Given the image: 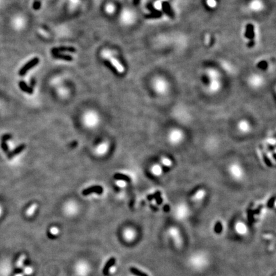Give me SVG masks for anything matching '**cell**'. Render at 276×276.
Instances as JSON below:
<instances>
[{"label": "cell", "instance_id": "cell-1", "mask_svg": "<svg viewBox=\"0 0 276 276\" xmlns=\"http://www.w3.org/2000/svg\"><path fill=\"white\" fill-rule=\"evenodd\" d=\"M220 173L227 184L238 187L248 182L250 176L248 166L244 160L233 155L222 158Z\"/></svg>", "mask_w": 276, "mask_h": 276}, {"label": "cell", "instance_id": "cell-2", "mask_svg": "<svg viewBox=\"0 0 276 276\" xmlns=\"http://www.w3.org/2000/svg\"><path fill=\"white\" fill-rule=\"evenodd\" d=\"M191 129L182 125H171L161 128V139L166 148L178 151L189 145L192 140Z\"/></svg>", "mask_w": 276, "mask_h": 276}, {"label": "cell", "instance_id": "cell-3", "mask_svg": "<svg viewBox=\"0 0 276 276\" xmlns=\"http://www.w3.org/2000/svg\"><path fill=\"white\" fill-rule=\"evenodd\" d=\"M211 196L210 187L204 184H199L187 190L184 197L193 212L194 210H203L208 205Z\"/></svg>", "mask_w": 276, "mask_h": 276}, {"label": "cell", "instance_id": "cell-4", "mask_svg": "<svg viewBox=\"0 0 276 276\" xmlns=\"http://www.w3.org/2000/svg\"><path fill=\"white\" fill-rule=\"evenodd\" d=\"M256 125L246 119H241L234 124L228 130L231 137L238 140H244L253 136L258 130Z\"/></svg>", "mask_w": 276, "mask_h": 276}, {"label": "cell", "instance_id": "cell-5", "mask_svg": "<svg viewBox=\"0 0 276 276\" xmlns=\"http://www.w3.org/2000/svg\"><path fill=\"white\" fill-rule=\"evenodd\" d=\"M171 212L175 217L181 219L186 218L192 214L193 210L186 199L183 197L181 199H177L171 205Z\"/></svg>", "mask_w": 276, "mask_h": 276}, {"label": "cell", "instance_id": "cell-6", "mask_svg": "<svg viewBox=\"0 0 276 276\" xmlns=\"http://www.w3.org/2000/svg\"><path fill=\"white\" fill-rule=\"evenodd\" d=\"M104 192V189L102 186H94L90 187L88 188L84 189L82 191V194L83 196H88L90 194L92 193H96L99 195L102 194Z\"/></svg>", "mask_w": 276, "mask_h": 276}, {"label": "cell", "instance_id": "cell-7", "mask_svg": "<svg viewBox=\"0 0 276 276\" xmlns=\"http://www.w3.org/2000/svg\"><path fill=\"white\" fill-rule=\"evenodd\" d=\"M39 59L38 58H34L33 59H31V60L28 63H27L19 71L20 76H24V74H26V73L30 70V69L32 68L33 67H34V66L37 65L39 63Z\"/></svg>", "mask_w": 276, "mask_h": 276}, {"label": "cell", "instance_id": "cell-8", "mask_svg": "<svg viewBox=\"0 0 276 276\" xmlns=\"http://www.w3.org/2000/svg\"><path fill=\"white\" fill-rule=\"evenodd\" d=\"M12 137V136L11 134H6L1 138V148L3 150V151L5 152L6 155H8L9 152H9V148H8V145L7 143V141L8 140L10 139Z\"/></svg>", "mask_w": 276, "mask_h": 276}, {"label": "cell", "instance_id": "cell-9", "mask_svg": "<svg viewBox=\"0 0 276 276\" xmlns=\"http://www.w3.org/2000/svg\"><path fill=\"white\" fill-rule=\"evenodd\" d=\"M245 37L250 40H254L255 37V27L253 24H248L246 26Z\"/></svg>", "mask_w": 276, "mask_h": 276}, {"label": "cell", "instance_id": "cell-10", "mask_svg": "<svg viewBox=\"0 0 276 276\" xmlns=\"http://www.w3.org/2000/svg\"><path fill=\"white\" fill-rule=\"evenodd\" d=\"M26 145H25V144L24 143L21 144V145H20L18 147H17V148L14 150H13V151L9 152L8 154L7 155L8 159L10 160L13 159V157H14L15 155L19 154V153H21L22 152L24 151L25 148H26Z\"/></svg>", "mask_w": 276, "mask_h": 276}, {"label": "cell", "instance_id": "cell-11", "mask_svg": "<svg viewBox=\"0 0 276 276\" xmlns=\"http://www.w3.org/2000/svg\"><path fill=\"white\" fill-rule=\"evenodd\" d=\"M162 8L163 12H164V13L168 15V16H169V17H171L172 19L174 18L173 12L172 9L170 7V5H169L168 2L167 1L163 2L162 3Z\"/></svg>", "mask_w": 276, "mask_h": 276}, {"label": "cell", "instance_id": "cell-12", "mask_svg": "<svg viewBox=\"0 0 276 276\" xmlns=\"http://www.w3.org/2000/svg\"><path fill=\"white\" fill-rule=\"evenodd\" d=\"M52 52L57 53L61 52H76V49L72 47H60V48H53L51 50Z\"/></svg>", "mask_w": 276, "mask_h": 276}, {"label": "cell", "instance_id": "cell-13", "mask_svg": "<svg viewBox=\"0 0 276 276\" xmlns=\"http://www.w3.org/2000/svg\"><path fill=\"white\" fill-rule=\"evenodd\" d=\"M113 178L115 180L124 181H125V182H127V184L132 182L131 178L128 177V175L120 173H115L114 175Z\"/></svg>", "mask_w": 276, "mask_h": 276}, {"label": "cell", "instance_id": "cell-14", "mask_svg": "<svg viewBox=\"0 0 276 276\" xmlns=\"http://www.w3.org/2000/svg\"><path fill=\"white\" fill-rule=\"evenodd\" d=\"M109 61L111 63V64L114 66L115 68L120 73H123L124 72V68L123 66H122L120 63L115 58H109Z\"/></svg>", "mask_w": 276, "mask_h": 276}, {"label": "cell", "instance_id": "cell-15", "mask_svg": "<svg viewBox=\"0 0 276 276\" xmlns=\"http://www.w3.org/2000/svg\"><path fill=\"white\" fill-rule=\"evenodd\" d=\"M115 262H116V258H115V257H112V258H111L108 260V262H107V263H106L104 268L103 269L104 274L106 275L108 274V271L109 268H110L112 265H114Z\"/></svg>", "mask_w": 276, "mask_h": 276}, {"label": "cell", "instance_id": "cell-16", "mask_svg": "<svg viewBox=\"0 0 276 276\" xmlns=\"http://www.w3.org/2000/svg\"><path fill=\"white\" fill-rule=\"evenodd\" d=\"M52 56L55 58L60 59H63V60H65L68 61H70L73 60V58L69 55H59V54H57V53H53Z\"/></svg>", "mask_w": 276, "mask_h": 276}, {"label": "cell", "instance_id": "cell-17", "mask_svg": "<svg viewBox=\"0 0 276 276\" xmlns=\"http://www.w3.org/2000/svg\"><path fill=\"white\" fill-rule=\"evenodd\" d=\"M162 12L155 10L153 12H152L151 14L145 15V17L146 19H157V18L161 17L162 16Z\"/></svg>", "mask_w": 276, "mask_h": 276}, {"label": "cell", "instance_id": "cell-18", "mask_svg": "<svg viewBox=\"0 0 276 276\" xmlns=\"http://www.w3.org/2000/svg\"><path fill=\"white\" fill-rule=\"evenodd\" d=\"M130 271L132 274L136 276H148V275L146 274V273L142 272L136 267H133V266L130 268Z\"/></svg>", "mask_w": 276, "mask_h": 276}, {"label": "cell", "instance_id": "cell-19", "mask_svg": "<svg viewBox=\"0 0 276 276\" xmlns=\"http://www.w3.org/2000/svg\"><path fill=\"white\" fill-rule=\"evenodd\" d=\"M19 86L21 88V89L24 92H26L30 94H32L33 90L30 87H28L26 84H25L23 81H21L19 83Z\"/></svg>", "mask_w": 276, "mask_h": 276}, {"label": "cell", "instance_id": "cell-20", "mask_svg": "<svg viewBox=\"0 0 276 276\" xmlns=\"http://www.w3.org/2000/svg\"><path fill=\"white\" fill-rule=\"evenodd\" d=\"M26 255H24V254L19 256V258L17 262L16 263V266L18 268H21L22 267H23L24 262L25 260H26Z\"/></svg>", "mask_w": 276, "mask_h": 276}, {"label": "cell", "instance_id": "cell-21", "mask_svg": "<svg viewBox=\"0 0 276 276\" xmlns=\"http://www.w3.org/2000/svg\"><path fill=\"white\" fill-rule=\"evenodd\" d=\"M34 269L32 266H26L23 270V274L24 275H30L33 273Z\"/></svg>", "mask_w": 276, "mask_h": 276}, {"label": "cell", "instance_id": "cell-22", "mask_svg": "<svg viewBox=\"0 0 276 276\" xmlns=\"http://www.w3.org/2000/svg\"><path fill=\"white\" fill-rule=\"evenodd\" d=\"M58 233H59V231L58 230V228H52L49 230V233L54 237L58 235Z\"/></svg>", "mask_w": 276, "mask_h": 276}, {"label": "cell", "instance_id": "cell-23", "mask_svg": "<svg viewBox=\"0 0 276 276\" xmlns=\"http://www.w3.org/2000/svg\"><path fill=\"white\" fill-rule=\"evenodd\" d=\"M222 225L220 223V222H218V223L216 224L215 226V231L216 232V233H221V231H222Z\"/></svg>", "mask_w": 276, "mask_h": 276}, {"label": "cell", "instance_id": "cell-24", "mask_svg": "<svg viewBox=\"0 0 276 276\" xmlns=\"http://www.w3.org/2000/svg\"><path fill=\"white\" fill-rule=\"evenodd\" d=\"M258 67L259 68L263 69V70H265V69L267 68V64H266V63L265 61H262L258 64Z\"/></svg>", "mask_w": 276, "mask_h": 276}, {"label": "cell", "instance_id": "cell-25", "mask_svg": "<svg viewBox=\"0 0 276 276\" xmlns=\"http://www.w3.org/2000/svg\"><path fill=\"white\" fill-rule=\"evenodd\" d=\"M116 270H117V268H116L114 265H112V266H111V267L110 268H109V271H108V273H109V274H114V273H115V271H116Z\"/></svg>", "mask_w": 276, "mask_h": 276}, {"label": "cell", "instance_id": "cell-26", "mask_svg": "<svg viewBox=\"0 0 276 276\" xmlns=\"http://www.w3.org/2000/svg\"><path fill=\"white\" fill-rule=\"evenodd\" d=\"M33 7H34V9H36V10H37V9H39L40 7V2L38 1V2L34 3Z\"/></svg>", "mask_w": 276, "mask_h": 276}, {"label": "cell", "instance_id": "cell-27", "mask_svg": "<svg viewBox=\"0 0 276 276\" xmlns=\"http://www.w3.org/2000/svg\"><path fill=\"white\" fill-rule=\"evenodd\" d=\"M255 42L254 40H250L249 43H248V47L249 48H253V47L255 46Z\"/></svg>", "mask_w": 276, "mask_h": 276}, {"label": "cell", "instance_id": "cell-28", "mask_svg": "<svg viewBox=\"0 0 276 276\" xmlns=\"http://www.w3.org/2000/svg\"><path fill=\"white\" fill-rule=\"evenodd\" d=\"M208 5H210V6L215 5V0H208Z\"/></svg>", "mask_w": 276, "mask_h": 276}, {"label": "cell", "instance_id": "cell-29", "mask_svg": "<svg viewBox=\"0 0 276 276\" xmlns=\"http://www.w3.org/2000/svg\"><path fill=\"white\" fill-rule=\"evenodd\" d=\"M139 1H140V0H133V5L134 6H137L138 4L139 3Z\"/></svg>", "mask_w": 276, "mask_h": 276}, {"label": "cell", "instance_id": "cell-30", "mask_svg": "<svg viewBox=\"0 0 276 276\" xmlns=\"http://www.w3.org/2000/svg\"><path fill=\"white\" fill-rule=\"evenodd\" d=\"M14 276H24V275L23 274H23H22V273H19V274H15Z\"/></svg>", "mask_w": 276, "mask_h": 276}]
</instances>
